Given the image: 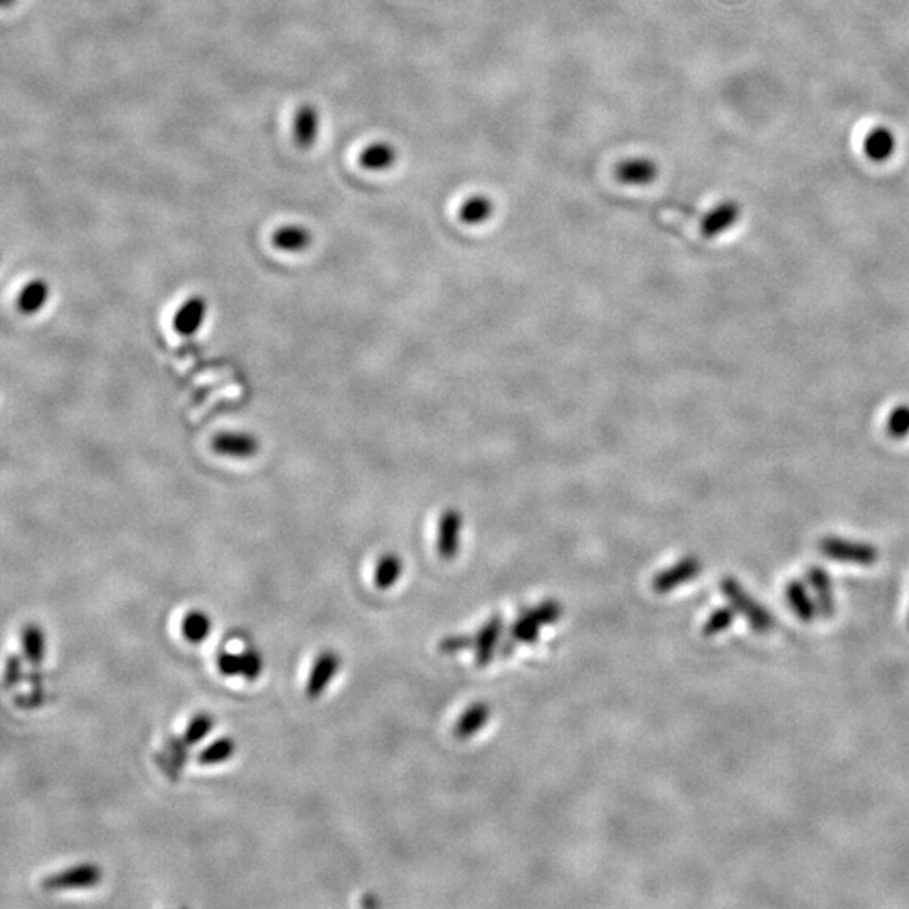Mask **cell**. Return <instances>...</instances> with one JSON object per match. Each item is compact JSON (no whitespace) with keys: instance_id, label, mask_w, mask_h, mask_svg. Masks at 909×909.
I'll use <instances>...</instances> for the list:
<instances>
[{"instance_id":"cell-32","label":"cell","mask_w":909,"mask_h":909,"mask_svg":"<svg viewBox=\"0 0 909 909\" xmlns=\"http://www.w3.org/2000/svg\"><path fill=\"white\" fill-rule=\"evenodd\" d=\"M475 645V638L470 635H453V637L443 638L438 649L442 654L453 655L462 650L472 649Z\"/></svg>"},{"instance_id":"cell-16","label":"cell","mask_w":909,"mask_h":909,"mask_svg":"<svg viewBox=\"0 0 909 909\" xmlns=\"http://www.w3.org/2000/svg\"><path fill=\"white\" fill-rule=\"evenodd\" d=\"M51 295V287L46 280H32L22 288L17 297V307L22 314L34 315L43 310Z\"/></svg>"},{"instance_id":"cell-8","label":"cell","mask_w":909,"mask_h":909,"mask_svg":"<svg viewBox=\"0 0 909 909\" xmlns=\"http://www.w3.org/2000/svg\"><path fill=\"white\" fill-rule=\"evenodd\" d=\"M739 216H741V208H739L738 202H721L702 219V236L709 238V240L718 238L719 234L726 233L728 229L733 228L734 224L738 223Z\"/></svg>"},{"instance_id":"cell-22","label":"cell","mask_w":909,"mask_h":909,"mask_svg":"<svg viewBox=\"0 0 909 909\" xmlns=\"http://www.w3.org/2000/svg\"><path fill=\"white\" fill-rule=\"evenodd\" d=\"M401 575H403V561L398 554H384L374 569V585L379 590H389L398 583Z\"/></svg>"},{"instance_id":"cell-33","label":"cell","mask_w":909,"mask_h":909,"mask_svg":"<svg viewBox=\"0 0 909 909\" xmlns=\"http://www.w3.org/2000/svg\"><path fill=\"white\" fill-rule=\"evenodd\" d=\"M22 679V660L19 655H11L7 659L6 674H4V686L6 689H14Z\"/></svg>"},{"instance_id":"cell-23","label":"cell","mask_w":909,"mask_h":909,"mask_svg":"<svg viewBox=\"0 0 909 909\" xmlns=\"http://www.w3.org/2000/svg\"><path fill=\"white\" fill-rule=\"evenodd\" d=\"M492 214H494L492 201L487 196L477 194V196L468 197L467 201L463 202L458 218L468 226H479V224L485 223Z\"/></svg>"},{"instance_id":"cell-31","label":"cell","mask_w":909,"mask_h":909,"mask_svg":"<svg viewBox=\"0 0 909 909\" xmlns=\"http://www.w3.org/2000/svg\"><path fill=\"white\" fill-rule=\"evenodd\" d=\"M218 670L221 672V676L224 677L241 676V672H243L241 654H231V652L223 650L218 655Z\"/></svg>"},{"instance_id":"cell-26","label":"cell","mask_w":909,"mask_h":909,"mask_svg":"<svg viewBox=\"0 0 909 909\" xmlns=\"http://www.w3.org/2000/svg\"><path fill=\"white\" fill-rule=\"evenodd\" d=\"M214 718L208 713H199L187 724L184 731V741L187 745H197L202 739L208 738V734L213 731Z\"/></svg>"},{"instance_id":"cell-28","label":"cell","mask_w":909,"mask_h":909,"mask_svg":"<svg viewBox=\"0 0 909 909\" xmlns=\"http://www.w3.org/2000/svg\"><path fill=\"white\" fill-rule=\"evenodd\" d=\"M734 617H736V612H734L733 608H719L716 612L711 613V617L707 618L704 627H702V635L704 637H714V635L723 633L724 630H728L733 625Z\"/></svg>"},{"instance_id":"cell-6","label":"cell","mask_w":909,"mask_h":909,"mask_svg":"<svg viewBox=\"0 0 909 909\" xmlns=\"http://www.w3.org/2000/svg\"><path fill=\"white\" fill-rule=\"evenodd\" d=\"M339 669H341V657L332 652V650L322 652L315 659L312 670H310L309 681H307V686H305L307 697L315 701V699L324 696V692L327 691L330 682L334 681Z\"/></svg>"},{"instance_id":"cell-20","label":"cell","mask_w":909,"mask_h":909,"mask_svg":"<svg viewBox=\"0 0 909 909\" xmlns=\"http://www.w3.org/2000/svg\"><path fill=\"white\" fill-rule=\"evenodd\" d=\"M22 652L32 665H41L46 659V635L36 623H29L22 630Z\"/></svg>"},{"instance_id":"cell-7","label":"cell","mask_w":909,"mask_h":909,"mask_svg":"<svg viewBox=\"0 0 909 909\" xmlns=\"http://www.w3.org/2000/svg\"><path fill=\"white\" fill-rule=\"evenodd\" d=\"M214 452L231 458H250L258 453L260 442L255 435L246 431H224L214 436Z\"/></svg>"},{"instance_id":"cell-10","label":"cell","mask_w":909,"mask_h":909,"mask_svg":"<svg viewBox=\"0 0 909 909\" xmlns=\"http://www.w3.org/2000/svg\"><path fill=\"white\" fill-rule=\"evenodd\" d=\"M206 315H208L206 298L191 297L182 303L181 309L174 315V330L184 337H191L204 325Z\"/></svg>"},{"instance_id":"cell-2","label":"cell","mask_w":909,"mask_h":909,"mask_svg":"<svg viewBox=\"0 0 909 909\" xmlns=\"http://www.w3.org/2000/svg\"><path fill=\"white\" fill-rule=\"evenodd\" d=\"M820 553L830 561L854 566H872L878 563L879 549L871 543L847 539V537L827 536L820 539Z\"/></svg>"},{"instance_id":"cell-21","label":"cell","mask_w":909,"mask_h":909,"mask_svg":"<svg viewBox=\"0 0 909 909\" xmlns=\"http://www.w3.org/2000/svg\"><path fill=\"white\" fill-rule=\"evenodd\" d=\"M359 162L367 171H388L396 162V149L386 142H376L362 150Z\"/></svg>"},{"instance_id":"cell-34","label":"cell","mask_w":909,"mask_h":909,"mask_svg":"<svg viewBox=\"0 0 909 909\" xmlns=\"http://www.w3.org/2000/svg\"><path fill=\"white\" fill-rule=\"evenodd\" d=\"M908 625H909V617H908Z\"/></svg>"},{"instance_id":"cell-3","label":"cell","mask_w":909,"mask_h":909,"mask_svg":"<svg viewBox=\"0 0 909 909\" xmlns=\"http://www.w3.org/2000/svg\"><path fill=\"white\" fill-rule=\"evenodd\" d=\"M103 879V871L98 864L83 862L76 866L68 867L64 871L54 872L43 879L41 888L44 891H75V889H91L98 886Z\"/></svg>"},{"instance_id":"cell-24","label":"cell","mask_w":909,"mask_h":909,"mask_svg":"<svg viewBox=\"0 0 909 909\" xmlns=\"http://www.w3.org/2000/svg\"><path fill=\"white\" fill-rule=\"evenodd\" d=\"M236 753V743L233 738L224 736L213 741L197 755V763L202 766L221 765L224 761L231 760Z\"/></svg>"},{"instance_id":"cell-25","label":"cell","mask_w":909,"mask_h":909,"mask_svg":"<svg viewBox=\"0 0 909 909\" xmlns=\"http://www.w3.org/2000/svg\"><path fill=\"white\" fill-rule=\"evenodd\" d=\"M884 431L894 442H903L909 436V404L899 403L889 411L884 421Z\"/></svg>"},{"instance_id":"cell-19","label":"cell","mask_w":909,"mask_h":909,"mask_svg":"<svg viewBox=\"0 0 909 909\" xmlns=\"http://www.w3.org/2000/svg\"><path fill=\"white\" fill-rule=\"evenodd\" d=\"M213 630V622L208 613L202 610H191L182 618L181 632L189 644H204Z\"/></svg>"},{"instance_id":"cell-1","label":"cell","mask_w":909,"mask_h":909,"mask_svg":"<svg viewBox=\"0 0 909 909\" xmlns=\"http://www.w3.org/2000/svg\"><path fill=\"white\" fill-rule=\"evenodd\" d=\"M721 593L729 601L734 612L745 618L750 623L751 630L756 633H768L775 627V620L765 606L760 605L748 591L739 585L734 578H724L721 581Z\"/></svg>"},{"instance_id":"cell-15","label":"cell","mask_w":909,"mask_h":909,"mask_svg":"<svg viewBox=\"0 0 909 909\" xmlns=\"http://www.w3.org/2000/svg\"><path fill=\"white\" fill-rule=\"evenodd\" d=\"M490 714H492L490 706L485 702H477L474 706L468 707L467 711L462 714V718L458 719L455 724L453 736L458 739L472 738L477 731L489 723Z\"/></svg>"},{"instance_id":"cell-14","label":"cell","mask_w":909,"mask_h":909,"mask_svg":"<svg viewBox=\"0 0 909 909\" xmlns=\"http://www.w3.org/2000/svg\"><path fill=\"white\" fill-rule=\"evenodd\" d=\"M319 133V113L312 105H303L298 108L293 118V139L295 144L302 149H309L315 142Z\"/></svg>"},{"instance_id":"cell-12","label":"cell","mask_w":909,"mask_h":909,"mask_svg":"<svg viewBox=\"0 0 909 909\" xmlns=\"http://www.w3.org/2000/svg\"><path fill=\"white\" fill-rule=\"evenodd\" d=\"M502 632H504V622L502 618L494 617L489 622L485 623L484 627L480 628L479 632L475 633V660L477 664L484 665L490 664L495 655H497V645L500 644V638H502Z\"/></svg>"},{"instance_id":"cell-17","label":"cell","mask_w":909,"mask_h":909,"mask_svg":"<svg viewBox=\"0 0 909 909\" xmlns=\"http://www.w3.org/2000/svg\"><path fill=\"white\" fill-rule=\"evenodd\" d=\"M896 149L894 133L886 127H876L869 132L864 142V152L874 162H886Z\"/></svg>"},{"instance_id":"cell-5","label":"cell","mask_w":909,"mask_h":909,"mask_svg":"<svg viewBox=\"0 0 909 909\" xmlns=\"http://www.w3.org/2000/svg\"><path fill=\"white\" fill-rule=\"evenodd\" d=\"M701 571L702 563L699 558L686 556V558H682L681 561H677L676 564H672L664 571H660L659 575L652 580V588H654L655 593L664 595V593L676 590L684 583L694 580Z\"/></svg>"},{"instance_id":"cell-27","label":"cell","mask_w":909,"mask_h":909,"mask_svg":"<svg viewBox=\"0 0 909 909\" xmlns=\"http://www.w3.org/2000/svg\"><path fill=\"white\" fill-rule=\"evenodd\" d=\"M522 613L539 627H546V625L558 622L561 615H563V608H561L558 601L549 600Z\"/></svg>"},{"instance_id":"cell-4","label":"cell","mask_w":909,"mask_h":909,"mask_svg":"<svg viewBox=\"0 0 909 909\" xmlns=\"http://www.w3.org/2000/svg\"><path fill=\"white\" fill-rule=\"evenodd\" d=\"M463 516L457 509H447L442 512L438 521V537L436 549L438 554L447 561H452L460 553L462 543Z\"/></svg>"},{"instance_id":"cell-9","label":"cell","mask_w":909,"mask_h":909,"mask_svg":"<svg viewBox=\"0 0 909 909\" xmlns=\"http://www.w3.org/2000/svg\"><path fill=\"white\" fill-rule=\"evenodd\" d=\"M805 583H807L815 601H817L820 617H832L835 612L834 583L830 580V576L827 575V571L819 568V566H812V568L807 569Z\"/></svg>"},{"instance_id":"cell-11","label":"cell","mask_w":909,"mask_h":909,"mask_svg":"<svg viewBox=\"0 0 909 909\" xmlns=\"http://www.w3.org/2000/svg\"><path fill=\"white\" fill-rule=\"evenodd\" d=\"M785 596H787V603L792 608L793 615L800 618L802 622H814L815 618L819 617V606L807 583L797 580L790 581L785 590Z\"/></svg>"},{"instance_id":"cell-29","label":"cell","mask_w":909,"mask_h":909,"mask_svg":"<svg viewBox=\"0 0 909 909\" xmlns=\"http://www.w3.org/2000/svg\"><path fill=\"white\" fill-rule=\"evenodd\" d=\"M539 633H541V627L521 613L516 623L512 625L509 635L516 640L517 644H534L539 638Z\"/></svg>"},{"instance_id":"cell-13","label":"cell","mask_w":909,"mask_h":909,"mask_svg":"<svg viewBox=\"0 0 909 909\" xmlns=\"http://www.w3.org/2000/svg\"><path fill=\"white\" fill-rule=\"evenodd\" d=\"M657 174H659V169L654 160L650 159L625 160L622 164L617 165V171H615L618 181L628 184V186L652 184Z\"/></svg>"},{"instance_id":"cell-30","label":"cell","mask_w":909,"mask_h":909,"mask_svg":"<svg viewBox=\"0 0 909 909\" xmlns=\"http://www.w3.org/2000/svg\"><path fill=\"white\" fill-rule=\"evenodd\" d=\"M241 660H243V672H241V676L245 677L246 681H256V679L261 676V672H263V659H261V655L258 654V650H245V652L241 654Z\"/></svg>"},{"instance_id":"cell-18","label":"cell","mask_w":909,"mask_h":909,"mask_svg":"<svg viewBox=\"0 0 909 909\" xmlns=\"http://www.w3.org/2000/svg\"><path fill=\"white\" fill-rule=\"evenodd\" d=\"M272 241L273 246L280 251L300 253V251L305 250V248L310 245L312 236H310L309 229L292 224V226H282V228H278L277 231L273 233Z\"/></svg>"}]
</instances>
